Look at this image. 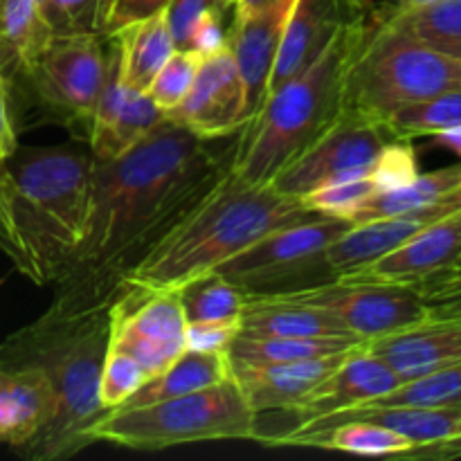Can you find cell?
<instances>
[{
  "mask_svg": "<svg viewBox=\"0 0 461 461\" xmlns=\"http://www.w3.org/2000/svg\"><path fill=\"white\" fill-rule=\"evenodd\" d=\"M219 140L198 138L165 117L126 153L95 160L84 241L54 286L50 311L111 309L124 275L228 174L237 138L225 149L216 147Z\"/></svg>",
  "mask_w": 461,
  "mask_h": 461,
  "instance_id": "1",
  "label": "cell"
},
{
  "mask_svg": "<svg viewBox=\"0 0 461 461\" xmlns=\"http://www.w3.org/2000/svg\"><path fill=\"white\" fill-rule=\"evenodd\" d=\"M93 153L18 147L0 165V252L34 286H57L86 234Z\"/></svg>",
  "mask_w": 461,
  "mask_h": 461,
  "instance_id": "2",
  "label": "cell"
},
{
  "mask_svg": "<svg viewBox=\"0 0 461 461\" xmlns=\"http://www.w3.org/2000/svg\"><path fill=\"white\" fill-rule=\"evenodd\" d=\"M111 338V309L61 315L45 311L0 345V369L36 367L54 394L52 414L18 453L32 461H59L90 446L88 428L106 414L99 378Z\"/></svg>",
  "mask_w": 461,
  "mask_h": 461,
  "instance_id": "3",
  "label": "cell"
},
{
  "mask_svg": "<svg viewBox=\"0 0 461 461\" xmlns=\"http://www.w3.org/2000/svg\"><path fill=\"white\" fill-rule=\"evenodd\" d=\"M315 216L320 214L302 198L279 194L270 185H248L228 169L196 210L124 275L122 293L126 288L176 291L198 275L216 270L273 230Z\"/></svg>",
  "mask_w": 461,
  "mask_h": 461,
  "instance_id": "4",
  "label": "cell"
},
{
  "mask_svg": "<svg viewBox=\"0 0 461 461\" xmlns=\"http://www.w3.org/2000/svg\"><path fill=\"white\" fill-rule=\"evenodd\" d=\"M372 16L347 27L306 70L270 93L243 124L230 160V171L239 180L270 185L288 162L340 120L347 72Z\"/></svg>",
  "mask_w": 461,
  "mask_h": 461,
  "instance_id": "5",
  "label": "cell"
},
{
  "mask_svg": "<svg viewBox=\"0 0 461 461\" xmlns=\"http://www.w3.org/2000/svg\"><path fill=\"white\" fill-rule=\"evenodd\" d=\"M459 86V59L399 30L376 7L347 72L345 113L385 126L403 106Z\"/></svg>",
  "mask_w": 461,
  "mask_h": 461,
  "instance_id": "6",
  "label": "cell"
},
{
  "mask_svg": "<svg viewBox=\"0 0 461 461\" xmlns=\"http://www.w3.org/2000/svg\"><path fill=\"white\" fill-rule=\"evenodd\" d=\"M90 444L108 441L131 450H165L174 446L221 439H259V417L232 376L219 385L140 405L117 408L88 428Z\"/></svg>",
  "mask_w": 461,
  "mask_h": 461,
  "instance_id": "7",
  "label": "cell"
},
{
  "mask_svg": "<svg viewBox=\"0 0 461 461\" xmlns=\"http://www.w3.org/2000/svg\"><path fill=\"white\" fill-rule=\"evenodd\" d=\"M349 228V221L315 216L273 230L221 264L216 273L223 275L243 295H282L333 282L338 275L329 266L327 250Z\"/></svg>",
  "mask_w": 461,
  "mask_h": 461,
  "instance_id": "8",
  "label": "cell"
},
{
  "mask_svg": "<svg viewBox=\"0 0 461 461\" xmlns=\"http://www.w3.org/2000/svg\"><path fill=\"white\" fill-rule=\"evenodd\" d=\"M390 140H394V135L378 122L342 113L322 138L275 176L270 187L286 196L302 198L327 185L363 178L372 174Z\"/></svg>",
  "mask_w": 461,
  "mask_h": 461,
  "instance_id": "9",
  "label": "cell"
},
{
  "mask_svg": "<svg viewBox=\"0 0 461 461\" xmlns=\"http://www.w3.org/2000/svg\"><path fill=\"white\" fill-rule=\"evenodd\" d=\"M106 79L102 34L52 36L27 68L25 81L43 104L88 126Z\"/></svg>",
  "mask_w": 461,
  "mask_h": 461,
  "instance_id": "10",
  "label": "cell"
},
{
  "mask_svg": "<svg viewBox=\"0 0 461 461\" xmlns=\"http://www.w3.org/2000/svg\"><path fill=\"white\" fill-rule=\"evenodd\" d=\"M295 302L318 306L342 327L363 340L387 336L401 329L414 327L430 318V306L419 291L408 284H372V282H333L282 293Z\"/></svg>",
  "mask_w": 461,
  "mask_h": 461,
  "instance_id": "11",
  "label": "cell"
},
{
  "mask_svg": "<svg viewBox=\"0 0 461 461\" xmlns=\"http://www.w3.org/2000/svg\"><path fill=\"white\" fill-rule=\"evenodd\" d=\"M111 349L138 360L149 378L187 351V320L176 291L126 288L111 304Z\"/></svg>",
  "mask_w": 461,
  "mask_h": 461,
  "instance_id": "12",
  "label": "cell"
},
{
  "mask_svg": "<svg viewBox=\"0 0 461 461\" xmlns=\"http://www.w3.org/2000/svg\"><path fill=\"white\" fill-rule=\"evenodd\" d=\"M165 117L203 140L228 138L243 129L250 111L246 86L230 48L203 59L189 93Z\"/></svg>",
  "mask_w": 461,
  "mask_h": 461,
  "instance_id": "13",
  "label": "cell"
},
{
  "mask_svg": "<svg viewBox=\"0 0 461 461\" xmlns=\"http://www.w3.org/2000/svg\"><path fill=\"white\" fill-rule=\"evenodd\" d=\"M376 12L372 0H297L268 81L270 93L311 66L347 27Z\"/></svg>",
  "mask_w": 461,
  "mask_h": 461,
  "instance_id": "14",
  "label": "cell"
},
{
  "mask_svg": "<svg viewBox=\"0 0 461 461\" xmlns=\"http://www.w3.org/2000/svg\"><path fill=\"white\" fill-rule=\"evenodd\" d=\"M106 48V79L95 106L88 140L95 160H113L133 149L149 131L165 120V111L156 106L149 93L124 84L117 63L113 39Z\"/></svg>",
  "mask_w": 461,
  "mask_h": 461,
  "instance_id": "15",
  "label": "cell"
},
{
  "mask_svg": "<svg viewBox=\"0 0 461 461\" xmlns=\"http://www.w3.org/2000/svg\"><path fill=\"white\" fill-rule=\"evenodd\" d=\"M461 261V210L428 225L367 266L338 275L342 282L417 284L455 268Z\"/></svg>",
  "mask_w": 461,
  "mask_h": 461,
  "instance_id": "16",
  "label": "cell"
},
{
  "mask_svg": "<svg viewBox=\"0 0 461 461\" xmlns=\"http://www.w3.org/2000/svg\"><path fill=\"white\" fill-rule=\"evenodd\" d=\"M367 342V340H365ZM363 345L354 347L342 358V363L320 381L297 408L288 414H295L297 423L313 421V419L331 417V414L345 412V410L358 408V405L372 403L381 396L390 394L401 385V376L378 356Z\"/></svg>",
  "mask_w": 461,
  "mask_h": 461,
  "instance_id": "17",
  "label": "cell"
},
{
  "mask_svg": "<svg viewBox=\"0 0 461 461\" xmlns=\"http://www.w3.org/2000/svg\"><path fill=\"white\" fill-rule=\"evenodd\" d=\"M295 3L297 0H270L257 12L234 14L228 48L246 86L250 117L259 111L268 93L270 75Z\"/></svg>",
  "mask_w": 461,
  "mask_h": 461,
  "instance_id": "18",
  "label": "cell"
},
{
  "mask_svg": "<svg viewBox=\"0 0 461 461\" xmlns=\"http://www.w3.org/2000/svg\"><path fill=\"white\" fill-rule=\"evenodd\" d=\"M365 347L385 360L401 381H412L461 363V318L430 315L414 327L367 340Z\"/></svg>",
  "mask_w": 461,
  "mask_h": 461,
  "instance_id": "19",
  "label": "cell"
},
{
  "mask_svg": "<svg viewBox=\"0 0 461 461\" xmlns=\"http://www.w3.org/2000/svg\"><path fill=\"white\" fill-rule=\"evenodd\" d=\"M351 351V349H349ZM345 354L324 358L291 360V363H232V378L246 396L248 405L257 417L264 412H293L302 399L329 376Z\"/></svg>",
  "mask_w": 461,
  "mask_h": 461,
  "instance_id": "20",
  "label": "cell"
},
{
  "mask_svg": "<svg viewBox=\"0 0 461 461\" xmlns=\"http://www.w3.org/2000/svg\"><path fill=\"white\" fill-rule=\"evenodd\" d=\"M52 405V387L41 369H0V444L21 450L48 423Z\"/></svg>",
  "mask_w": 461,
  "mask_h": 461,
  "instance_id": "21",
  "label": "cell"
},
{
  "mask_svg": "<svg viewBox=\"0 0 461 461\" xmlns=\"http://www.w3.org/2000/svg\"><path fill=\"white\" fill-rule=\"evenodd\" d=\"M239 333L252 338L354 336L327 311L284 295H246Z\"/></svg>",
  "mask_w": 461,
  "mask_h": 461,
  "instance_id": "22",
  "label": "cell"
},
{
  "mask_svg": "<svg viewBox=\"0 0 461 461\" xmlns=\"http://www.w3.org/2000/svg\"><path fill=\"white\" fill-rule=\"evenodd\" d=\"M50 39L43 0H0V75L12 95Z\"/></svg>",
  "mask_w": 461,
  "mask_h": 461,
  "instance_id": "23",
  "label": "cell"
},
{
  "mask_svg": "<svg viewBox=\"0 0 461 461\" xmlns=\"http://www.w3.org/2000/svg\"><path fill=\"white\" fill-rule=\"evenodd\" d=\"M106 36H111L115 43L117 63H120V75L124 84L142 93H147L153 77L176 50L165 12L131 23L115 34Z\"/></svg>",
  "mask_w": 461,
  "mask_h": 461,
  "instance_id": "24",
  "label": "cell"
},
{
  "mask_svg": "<svg viewBox=\"0 0 461 461\" xmlns=\"http://www.w3.org/2000/svg\"><path fill=\"white\" fill-rule=\"evenodd\" d=\"M232 376V363L228 351H192L187 349L176 358L165 372L149 378L126 403L120 408H140V405L158 403V401L176 399L192 394L205 387L219 385Z\"/></svg>",
  "mask_w": 461,
  "mask_h": 461,
  "instance_id": "25",
  "label": "cell"
},
{
  "mask_svg": "<svg viewBox=\"0 0 461 461\" xmlns=\"http://www.w3.org/2000/svg\"><path fill=\"white\" fill-rule=\"evenodd\" d=\"M286 446L342 450V453L363 455V457H405L414 450V444L408 437L381 423L363 421V419H351V421L336 423L322 430L293 437L291 441H286Z\"/></svg>",
  "mask_w": 461,
  "mask_h": 461,
  "instance_id": "26",
  "label": "cell"
},
{
  "mask_svg": "<svg viewBox=\"0 0 461 461\" xmlns=\"http://www.w3.org/2000/svg\"><path fill=\"white\" fill-rule=\"evenodd\" d=\"M358 336H315V338H252L239 333L228 347L232 363H291V360L324 358V356L345 354L363 345Z\"/></svg>",
  "mask_w": 461,
  "mask_h": 461,
  "instance_id": "27",
  "label": "cell"
},
{
  "mask_svg": "<svg viewBox=\"0 0 461 461\" xmlns=\"http://www.w3.org/2000/svg\"><path fill=\"white\" fill-rule=\"evenodd\" d=\"M461 187V165L446 167V169L430 171V174H419L417 178L403 187L390 189V192H378L363 203L349 223H365V221L385 219V216L405 214V212L421 210V207L435 205L444 201L453 192Z\"/></svg>",
  "mask_w": 461,
  "mask_h": 461,
  "instance_id": "28",
  "label": "cell"
},
{
  "mask_svg": "<svg viewBox=\"0 0 461 461\" xmlns=\"http://www.w3.org/2000/svg\"><path fill=\"white\" fill-rule=\"evenodd\" d=\"M385 16L421 43L461 61V0H430L417 7L392 5Z\"/></svg>",
  "mask_w": 461,
  "mask_h": 461,
  "instance_id": "29",
  "label": "cell"
},
{
  "mask_svg": "<svg viewBox=\"0 0 461 461\" xmlns=\"http://www.w3.org/2000/svg\"><path fill=\"white\" fill-rule=\"evenodd\" d=\"M187 322H239L246 295L216 270L198 275L176 288Z\"/></svg>",
  "mask_w": 461,
  "mask_h": 461,
  "instance_id": "30",
  "label": "cell"
},
{
  "mask_svg": "<svg viewBox=\"0 0 461 461\" xmlns=\"http://www.w3.org/2000/svg\"><path fill=\"white\" fill-rule=\"evenodd\" d=\"M461 124V86L403 106L385 122V129L399 140L432 138Z\"/></svg>",
  "mask_w": 461,
  "mask_h": 461,
  "instance_id": "31",
  "label": "cell"
},
{
  "mask_svg": "<svg viewBox=\"0 0 461 461\" xmlns=\"http://www.w3.org/2000/svg\"><path fill=\"white\" fill-rule=\"evenodd\" d=\"M461 403V363L401 383L396 390L365 405L378 408H444ZM360 408V405H358Z\"/></svg>",
  "mask_w": 461,
  "mask_h": 461,
  "instance_id": "32",
  "label": "cell"
},
{
  "mask_svg": "<svg viewBox=\"0 0 461 461\" xmlns=\"http://www.w3.org/2000/svg\"><path fill=\"white\" fill-rule=\"evenodd\" d=\"M108 0H43V18L52 36L102 34Z\"/></svg>",
  "mask_w": 461,
  "mask_h": 461,
  "instance_id": "33",
  "label": "cell"
},
{
  "mask_svg": "<svg viewBox=\"0 0 461 461\" xmlns=\"http://www.w3.org/2000/svg\"><path fill=\"white\" fill-rule=\"evenodd\" d=\"M201 61V54L192 52V50H174V54L158 70L147 90L158 108L167 113L183 102L185 95L192 88L194 79H196Z\"/></svg>",
  "mask_w": 461,
  "mask_h": 461,
  "instance_id": "34",
  "label": "cell"
},
{
  "mask_svg": "<svg viewBox=\"0 0 461 461\" xmlns=\"http://www.w3.org/2000/svg\"><path fill=\"white\" fill-rule=\"evenodd\" d=\"M374 194H378V185L374 183L372 174H369L363 176V178L342 180V183H333L327 185V187L315 189V192L302 196V203L320 216L349 221L354 212L367 198H372Z\"/></svg>",
  "mask_w": 461,
  "mask_h": 461,
  "instance_id": "35",
  "label": "cell"
},
{
  "mask_svg": "<svg viewBox=\"0 0 461 461\" xmlns=\"http://www.w3.org/2000/svg\"><path fill=\"white\" fill-rule=\"evenodd\" d=\"M147 381V372L140 367L138 360H133L124 351L108 347L106 358H104L102 378H99V401H102L104 410L106 412L117 410Z\"/></svg>",
  "mask_w": 461,
  "mask_h": 461,
  "instance_id": "36",
  "label": "cell"
},
{
  "mask_svg": "<svg viewBox=\"0 0 461 461\" xmlns=\"http://www.w3.org/2000/svg\"><path fill=\"white\" fill-rule=\"evenodd\" d=\"M419 174L421 171H419L417 151L410 140L399 138L385 144L372 169V178L378 185V192H390V189L410 185Z\"/></svg>",
  "mask_w": 461,
  "mask_h": 461,
  "instance_id": "37",
  "label": "cell"
},
{
  "mask_svg": "<svg viewBox=\"0 0 461 461\" xmlns=\"http://www.w3.org/2000/svg\"><path fill=\"white\" fill-rule=\"evenodd\" d=\"M210 12L228 14V9L223 7L221 0H169V5L165 7V16L171 36H174L176 50H187L194 27Z\"/></svg>",
  "mask_w": 461,
  "mask_h": 461,
  "instance_id": "38",
  "label": "cell"
},
{
  "mask_svg": "<svg viewBox=\"0 0 461 461\" xmlns=\"http://www.w3.org/2000/svg\"><path fill=\"white\" fill-rule=\"evenodd\" d=\"M167 5H169V0H108L104 36L115 34L122 27L153 16V14L165 12Z\"/></svg>",
  "mask_w": 461,
  "mask_h": 461,
  "instance_id": "39",
  "label": "cell"
},
{
  "mask_svg": "<svg viewBox=\"0 0 461 461\" xmlns=\"http://www.w3.org/2000/svg\"><path fill=\"white\" fill-rule=\"evenodd\" d=\"M239 329V322H187V349L228 351Z\"/></svg>",
  "mask_w": 461,
  "mask_h": 461,
  "instance_id": "40",
  "label": "cell"
},
{
  "mask_svg": "<svg viewBox=\"0 0 461 461\" xmlns=\"http://www.w3.org/2000/svg\"><path fill=\"white\" fill-rule=\"evenodd\" d=\"M230 39V27L225 25V14L210 12L196 23L192 36H189L187 50L201 54L203 59L210 54L219 52V50L228 48Z\"/></svg>",
  "mask_w": 461,
  "mask_h": 461,
  "instance_id": "41",
  "label": "cell"
},
{
  "mask_svg": "<svg viewBox=\"0 0 461 461\" xmlns=\"http://www.w3.org/2000/svg\"><path fill=\"white\" fill-rule=\"evenodd\" d=\"M18 149L16 120H14V95L7 79L0 75V165Z\"/></svg>",
  "mask_w": 461,
  "mask_h": 461,
  "instance_id": "42",
  "label": "cell"
},
{
  "mask_svg": "<svg viewBox=\"0 0 461 461\" xmlns=\"http://www.w3.org/2000/svg\"><path fill=\"white\" fill-rule=\"evenodd\" d=\"M414 288H417L419 295L426 300V304H432V302L444 300V297L455 295V293L461 291V273L459 275H435V277L417 284Z\"/></svg>",
  "mask_w": 461,
  "mask_h": 461,
  "instance_id": "43",
  "label": "cell"
},
{
  "mask_svg": "<svg viewBox=\"0 0 461 461\" xmlns=\"http://www.w3.org/2000/svg\"><path fill=\"white\" fill-rule=\"evenodd\" d=\"M405 457L414 459H459L461 457V432L459 435L448 437V439L439 441V444L426 446V448L412 450Z\"/></svg>",
  "mask_w": 461,
  "mask_h": 461,
  "instance_id": "44",
  "label": "cell"
},
{
  "mask_svg": "<svg viewBox=\"0 0 461 461\" xmlns=\"http://www.w3.org/2000/svg\"><path fill=\"white\" fill-rule=\"evenodd\" d=\"M432 144L448 149V151H453L455 156L461 158V124L453 126V129L441 131V133H437V135H432Z\"/></svg>",
  "mask_w": 461,
  "mask_h": 461,
  "instance_id": "45",
  "label": "cell"
},
{
  "mask_svg": "<svg viewBox=\"0 0 461 461\" xmlns=\"http://www.w3.org/2000/svg\"><path fill=\"white\" fill-rule=\"evenodd\" d=\"M430 315H455V318H461V291L455 293V295L444 297V300L432 302Z\"/></svg>",
  "mask_w": 461,
  "mask_h": 461,
  "instance_id": "46",
  "label": "cell"
},
{
  "mask_svg": "<svg viewBox=\"0 0 461 461\" xmlns=\"http://www.w3.org/2000/svg\"><path fill=\"white\" fill-rule=\"evenodd\" d=\"M270 0H239L237 7H234V14H250V12H257V9L266 7Z\"/></svg>",
  "mask_w": 461,
  "mask_h": 461,
  "instance_id": "47",
  "label": "cell"
},
{
  "mask_svg": "<svg viewBox=\"0 0 461 461\" xmlns=\"http://www.w3.org/2000/svg\"><path fill=\"white\" fill-rule=\"evenodd\" d=\"M423 3H430V0H396L394 5H399V7H417V5Z\"/></svg>",
  "mask_w": 461,
  "mask_h": 461,
  "instance_id": "48",
  "label": "cell"
},
{
  "mask_svg": "<svg viewBox=\"0 0 461 461\" xmlns=\"http://www.w3.org/2000/svg\"><path fill=\"white\" fill-rule=\"evenodd\" d=\"M221 3H223V7L228 9V12H230V9H234V7H237V3H239V0H221Z\"/></svg>",
  "mask_w": 461,
  "mask_h": 461,
  "instance_id": "49",
  "label": "cell"
},
{
  "mask_svg": "<svg viewBox=\"0 0 461 461\" xmlns=\"http://www.w3.org/2000/svg\"><path fill=\"white\" fill-rule=\"evenodd\" d=\"M461 273V261L457 266H455V268H450V270H446V273H439V275H459Z\"/></svg>",
  "mask_w": 461,
  "mask_h": 461,
  "instance_id": "50",
  "label": "cell"
},
{
  "mask_svg": "<svg viewBox=\"0 0 461 461\" xmlns=\"http://www.w3.org/2000/svg\"><path fill=\"white\" fill-rule=\"evenodd\" d=\"M457 432H461V423H459V428H457ZM457 432H455V435H457Z\"/></svg>",
  "mask_w": 461,
  "mask_h": 461,
  "instance_id": "51",
  "label": "cell"
},
{
  "mask_svg": "<svg viewBox=\"0 0 461 461\" xmlns=\"http://www.w3.org/2000/svg\"><path fill=\"white\" fill-rule=\"evenodd\" d=\"M457 435H459V432H457Z\"/></svg>",
  "mask_w": 461,
  "mask_h": 461,
  "instance_id": "52",
  "label": "cell"
}]
</instances>
